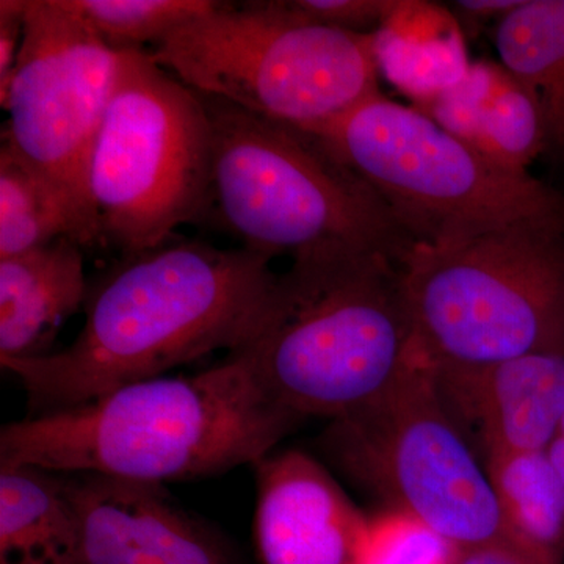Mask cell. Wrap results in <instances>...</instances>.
Segmentation results:
<instances>
[{"label":"cell","mask_w":564,"mask_h":564,"mask_svg":"<svg viewBox=\"0 0 564 564\" xmlns=\"http://www.w3.org/2000/svg\"><path fill=\"white\" fill-rule=\"evenodd\" d=\"M272 259L202 242L126 258L90 289L76 339L46 356L6 361L31 414L90 402L217 350L236 351L259 325L280 274Z\"/></svg>","instance_id":"6da1fadb"},{"label":"cell","mask_w":564,"mask_h":564,"mask_svg":"<svg viewBox=\"0 0 564 564\" xmlns=\"http://www.w3.org/2000/svg\"><path fill=\"white\" fill-rule=\"evenodd\" d=\"M300 422L228 356L192 377H158L29 414L0 430V466L165 485L254 466Z\"/></svg>","instance_id":"7a4b0ae2"},{"label":"cell","mask_w":564,"mask_h":564,"mask_svg":"<svg viewBox=\"0 0 564 564\" xmlns=\"http://www.w3.org/2000/svg\"><path fill=\"white\" fill-rule=\"evenodd\" d=\"M423 355L400 262L389 258L291 267L247 343L229 352L299 422L366 410Z\"/></svg>","instance_id":"3957f363"},{"label":"cell","mask_w":564,"mask_h":564,"mask_svg":"<svg viewBox=\"0 0 564 564\" xmlns=\"http://www.w3.org/2000/svg\"><path fill=\"white\" fill-rule=\"evenodd\" d=\"M212 126L214 206L248 250L296 269L414 247L380 195L313 133L199 95Z\"/></svg>","instance_id":"277c9868"},{"label":"cell","mask_w":564,"mask_h":564,"mask_svg":"<svg viewBox=\"0 0 564 564\" xmlns=\"http://www.w3.org/2000/svg\"><path fill=\"white\" fill-rule=\"evenodd\" d=\"M423 351L440 372L564 350V202L400 263Z\"/></svg>","instance_id":"5b68a950"},{"label":"cell","mask_w":564,"mask_h":564,"mask_svg":"<svg viewBox=\"0 0 564 564\" xmlns=\"http://www.w3.org/2000/svg\"><path fill=\"white\" fill-rule=\"evenodd\" d=\"M151 57L198 95L304 132L381 93L375 33L317 24L292 0L215 2Z\"/></svg>","instance_id":"8992f818"},{"label":"cell","mask_w":564,"mask_h":564,"mask_svg":"<svg viewBox=\"0 0 564 564\" xmlns=\"http://www.w3.org/2000/svg\"><path fill=\"white\" fill-rule=\"evenodd\" d=\"M121 52L93 144L88 188L101 240L131 258L206 217L214 206V159L198 93L143 50Z\"/></svg>","instance_id":"52a82bcc"},{"label":"cell","mask_w":564,"mask_h":564,"mask_svg":"<svg viewBox=\"0 0 564 564\" xmlns=\"http://www.w3.org/2000/svg\"><path fill=\"white\" fill-rule=\"evenodd\" d=\"M310 133L383 198L414 245L462 242L564 202L383 93Z\"/></svg>","instance_id":"ba28073f"},{"label":"cell","mask_w":564,"mask_h":564,"mask_svg":"<svg viewBox=\"0 0 564 564\" xmlns=\"http://www.w3.org/2000/svg\"><path fill=\"white\" fill-rule=\"evenodd\" d=\"M318 451L352 485L421 519L459 551L503 541L491 481L426 355L378 402L329 422Z\"/></svg>","instance_id":"9c48e42d"},{"label":"cell","mask_w":564,"mask_h":564,"mask_svg":"<svg viewBox=\"0 0 564 564\" xmlns=\"http://www.w3.org/2000/svg\"><path fill=\"white\" fill-rule=\"evenodd\" d=\"M25 32L0 104L6 140L61 192L88 247L101 240L88 172L93 144L121 69L113 50L68 0H24Z\"/></svg>","instance_id":"30bf717a"},{"label":"cell","mask_w":564,"mask_h":564,"mask_svg":"<svg viewBox=\"0 0 564 564\" xmlns=\"http://www.w3.org/2000/svg\"><path fill=\"white\" fill-rule=\"evenodd\" d=\"M65 484L76 516L66 564H237L165 485L95 474L65 475Z\"/></svg>","instance_id":"8fae6325"},{"label":"cell","mask_w":564,"mask_h":564,"mask_svg":"<svg viewBox=\"0 0 564 564\" xmlns=\"http://www.w3.org/2000/svg\"><path fill=\"white\" fill-rule=\"evenodd\" d=\"M252 469L262 564H358L367 516L325 464L303 451H284Z\"/></svg>","instance_id":"7c38bea8"},{"label":"cell","mask_w":564,"mask_h":564,"mask_svg":"<svg viewBox=\"0 0 564 564\" xmlns=\"http://www.w3.org/2000/svg\"><path fill=\"white\" fill-rule=\"evenodd\" d=\"M436 375L455 421L474 426L485 455L544 452L562 425L564 350Z\"/></svg>","instance_id":"4fadbf2b"},{"label":"cell","mask_w":564,"mask_h":564,"mask_svg":"<svg viewBox=\"0 0 564 564\" xmlns=\"http://www.w3.org/2000/svg\"><path fill=\"white\" fill-rule=\"evenodd\" d=\"M82 247L58 239L0 259V362L50 355L63 323L87 303Z\"/></svg>","instance_id":"5bb4252c"},{"label":"cell","mask_w":564,"mask_h":564,"mask_svg":"<svg viewBox=\"0 0 564 564\" xmlns=\"http://www.w3.org/2000/svg\"><path fill=\"white\" fill-rule=\"evenodd\" d=\"M456 18L441 7L393 0L375 32L378 66L386 79L425 106L463 79L470 62Z\"/></svg>","instance_id":"9a60e30c"},{"label":"cell","mask_w":564,"mask_h":564,"mask_svg":"<svg viewBox=\"0 0 564 564\" xmlns=\"http://www.w3.org/2000/svg\"><path fill=\"white\" fill-rule=\"evenodd\" d=\"M505 543L536 564H564V485L544 452L485 455Z\"/></svg>","instance_id":"2e32d148"},{"label":"cell","mask_w":564,"mask_h":564,"mask_svg":"<svg viewBox=\"0 0 564 564\" xmlns=\"http://www.w3.org/2000/svg\"><path fill=\"white\" fill-rule=\"evenodd\" d=\"M494 43L540 107L544 155L564 165V0H522L497 22Z\"/></svg>","instance_id":"e0dca14e"},{"label":"cell","mask_w":564,"mask_h":564,"mask_svg":"<svg viewBox=\"0 0 564 564\" xmlns=\"http://www.w3.org/2000/svg\"><path fill=\"white\" fill-rule=\"evenodd\" d=\"M74 541L65 475L0 466V564H66Z\"/></svg>","instance_id":"ac0fdd59"},{"label":"cell","mask_w":564,"mask_h":564,"mask_svg":"<svg viewBox=\"0 0 564 564\" xmlns=\"http://www.w3.org/2000/svg\"><path fill=\"white\" fill-rule=\"evenodd\" d=\"M88 247L79 221L61 192L9 144L0 148V259L58 239Z\"/></svg>","instance_id":"d6986e66"},{"label":"cell","mask_w":564,"mask_h":564,"mask_svg":"<svg viewBox=\"0 0 564 564\" xmlns=\"http://www.w3.org/2000/svg\"><path fill=\"white\" fill-rule=\"evenodd\" d=\"M480 106L489 161L513 172H529L530 163L544 155L543 118L533 96L500 63Z\"/></svg>","instance_id":"ffe728a7"},{"label":"cell","mask_w":564,"mask_h":564,"mask_svg":"<svg viewBox=\"0 0 564 564\" xmlns=\"http://www.w3.org/2000/svg\"><path fill=\"white\" fill-rule=\"evenodd\" d=\"M88 25L117 51L141 50L214 6L210 0H68Z\"/></svg>","instance_id":"44dd1931"},{"label":"cell","mask_w":564,"mask_h":564,"mask_svg":"<svg viewBox=\"0 0 564 564\" xmlns=\"http://www.w3.org/2000/svg\"><path fill=\"white\" fill-rule=\"evenodd\" d=\"M458 552L421 519L383 507L367 516L358 564H456Z\"/></svg>","instance_id":"7402d4cb"},{"label":"cell","mask_w":564,"mask_h":564,"mask_svg":"<svg viewBox=\"0 0 564 564\" xmlns=\"http://www.w3.org/2000/svg\"><path fill=\"white\" fill-rule=\"evenodd\" d=\"M306 20L328 28L375 33L391 13L393 0H292Z\"/></svg>","instance_id":"603a6c76"},{"label":"cell","mask_w":564,"mask_h":564,"mask_svg":"<svg viewBox=\"0 0 564 564\" xmlns=\"http://www.w3.org/2000/svg\"><path fill=\"white\" fill-rule=\"evenodd\" d=\"M24 32V0H2L0 2V91L9 84L17 66Z\"/></svg>","instance_id":"cb8c5ba5"},{"label":"cell","mask_w":564,"mask_h":564,"mask_svg":"<svg viewBox=\"0 0 564 564\" xmlns=\"http://www.w3.org/2000/svg\"><path fill=\"white\" fill-rule=\"evenodd\" d=\"M456 564H536L505 541L463 549Z\"/></svg>","instance_id":"d4e9b609"},{"label":"cell","mask_w":564,"mask_h":564,"mask_svg":"<svg viewBox=\"0 0 564 564\" xmlns=\"http://www.w3.org/2000/svg\"><path fill=\"white\" fill-rule=\"evenodd\" d=\"M521 3L522 0H462L455 2V9L458 20L462 18L467 28H473L477 22L502 21Z\"/></svg>","instance_id":"484cf974"},{"label":"cell","mask_w":564,"mask_h":564,"mask_svg":"<svg viewBox=\"0 0 564 564\" xmlns=\"http://www.w3.org/2000/svg\"><path fill=\"white\" fill-rule=\"evenodd\" d=\"M549 459H551L552 466L558 474L560 480L564 485V419L562 425H560L558 432L555 433L554 440L545 448Z\"/></svg>","instance_id":"4316f807"}]
</instances>
